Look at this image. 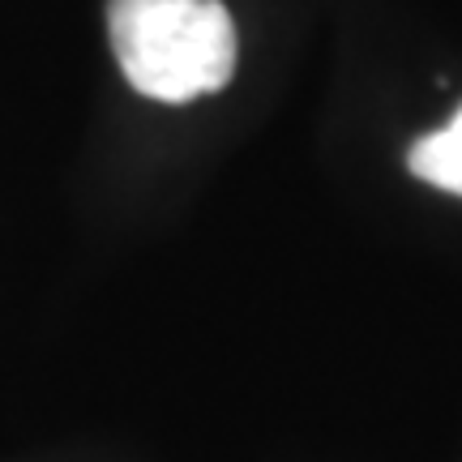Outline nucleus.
I'll list each match as a JSON object with an SVG mask.
<instances>
[{
	"label": "nucleus",
	"mask_w": 462,
	"mask_h": 462,
	"mask_svg": "<svg viewBox=\"0 0 462 462\" xmlns=\"http://www.w3.org/2000/svg\"><path fill=\"white\" fill-rule=\"evenodd\" d=\"M107 39L133 90L159 103L215 95L236 73V26L218 0H107Z\"/></svg>",
	"instance_id": "nucleus-1"
},
{
	"label": "nucleus",
	"mask_w": 462,
	"mask_h": 462,
	"mask_svg": "<svg viewBox=\"0 0 462 462\" xmlns=\"http://www.w3.org/2000/svg\"><path fill=\"white\" fill-rule=\"evenodd\" d=\"M407 163H411V171L420 180L462 198V107L449 116V125H441L437 133L415 142Z\"/></svg>",
	"instance_id": "nucleus-2"
}]
</instances>
